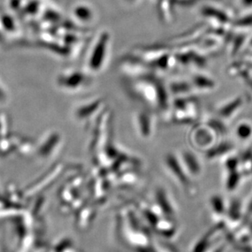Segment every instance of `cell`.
<instances>
[{
  "label": "cell",
  "mask_w": 252,
  "mask_h": 252,
  "mask_svg": "<svg viewBox=\"0 0 252 252\" xmlns=\"http://www.w3.org/2000/svg\"><path fill=\"white\" fill-rule=\"evenodd\" d=\"M166 86L170 97L173 98L189 96L193 92L190 81L180 78L172 79Z\"/></svg>",
  "instance_id": "cell-8"
},
{
  "label": "cell",
  "mask_w": 252,
  "mask_h": 252,
  "mask_svg": "<svg viewBox=\"0 0 252 252\" xmlns=\"http://www.w3.org/2000/svg\"><path fill=\"white\" fill-rule=\"evenodd\" d=\"M112 44L111 34L107 31L99 32L90 43L85 59V69L90 75L102 72L107 65Z\"/></svg>",
  "instance_id": "cell-2"
},
{
  "label": "cell",
  "mask_w": 252,
  "mask_h": 252,
  "mask_svg": "<svg viewBox=\"0 0 252 252\" xmlns=\"http://www.w3.org/2000/svg\"><path fill=\"white\" fill-rule=\"evenodd\" d=\"M74 16L77 18L80 22H88L92 20L93 13L91 10L85 6H79L74 10Z\"/></svg>",
  "instance_id": "cell-10"
},
{
  "label": "cell",
  "mask_w": 252,
  "mask_h": 252,
  "mask_svg": "<svg viewBox=\"0 0 252 252\" xmlns=\"http://www.w3.org/2000/svg\"><path fill=\"white\" fill-rule=\"evenodd\" d=\"M213 131L210 130L207 124L198 125L191 129L189 140L191 144L200 148H205L206 146L211 145L213 143Z\"/></svg>",
  "instance_id": "cell-7"
},
{
  "label": "cell",
  "mask_w": 252,
  "mask_h": 252,
  "mask_svg": "<svg viewBox=\"0 0 252 252\" xmlns=\"http://www.w3.org/2000/svg\"><path fill=\"white\" fill-rule=\"evenodd\" d=\"M106 101L101 97H92L80 102L74 109V118L80 123L94 122L105 110Z\"/></svg>",
  "instance_id": "cell-6"
},
{
  "label": "cell",
  "mask_w": 252,
  "mask_h": 252,
  "mask_svg": "<svg viewBox=\"0 0 252 252\" xmlns=\"http://www.w3.org/2000/svg\"><path fill=\"white\" fill-rule=\"evenodd\" d=\"M237 133H238L239 137L243 138V139L248 138L249 136L252 135V126H249V125H242V126H239L238 129H237Z\"/></svg>",
  "instance_id": "cell-11"
},
{
  "label": "cell",
  "mask_w": 252,
  "mask_h": 252,
  "mask_svg": "<svg viewBox=\"0 0 252 252\" xmlns=\"http://www.w3.org/2000/svg\"><path fill=\"white\" fill-rule=\"evenodd\" d=\"M189 81L191 83L193 91L194 90H199V91L211 90H213L215 87V82L212 79L206 75H202L201 73L191 75Z\"/></svg>",
  "instance_id": "cell-9"
},
{
  "label": "cell",
  "mask_w": 252,
  "mask_h": 252,
  "mask_svg": "<svg viewBox=\"0 0 252 252\" xmlns=\"http://www.w3.org/2000/svg\"><path fill=\"white\" fill-rule=\"evenodd\" d=\"M196 102L192 96L176 97L171 100L167 118L173 124H190L195 121Z\"/></svg>",
  "instance_id": "cell-3"
},
{
  "label": "cell",
  "mask_w": 252,
  "mask_h": 252,
  "mask_svg": "<svg viewBox=\"0 0 252 252\" xmlns=\"http://www.w3.org/2000/svg\"><path fill=\"white\" fill-rule=\"evenodd\" d=\"M92 76L85 70L70 69L62 74L59 78V85L68 92H80L90 87L92 84Z\"/></svg>",
  "instance_id": "cell-4"
},
{
  "label": "cell",
  "mask_w": 252,
  "mask_h": 252,
  "mask_svg": "<svg viewBox=\"0 0 252 252\" xmlns=\"http://www.w3.org/2000/svg\"><path fill=\"white\" fill-rule=\"evenodd\" d=\"M125 90L130 97L146 109L167 117L171 101L166 84L157 74L140 77L124 78Z\"/></svg>",
  "instance_id": "cell-1"
},
{
  "label": "cell",
  "mask_w": 252,
  "mask_h": 252,
  "mask_svg": "<svg viewBox=\"0 0 252 252\" xmlns=\"http://www.w3.org/2000/svg\"><path fill=\"white\" fill-rule=\"evenodd\" d=\"M156 113L143 108L133 114V126L136 134L143 140H150L156 133Z\"/></svg>",
  "instance_id": "cell-5"
}]
</instances>
